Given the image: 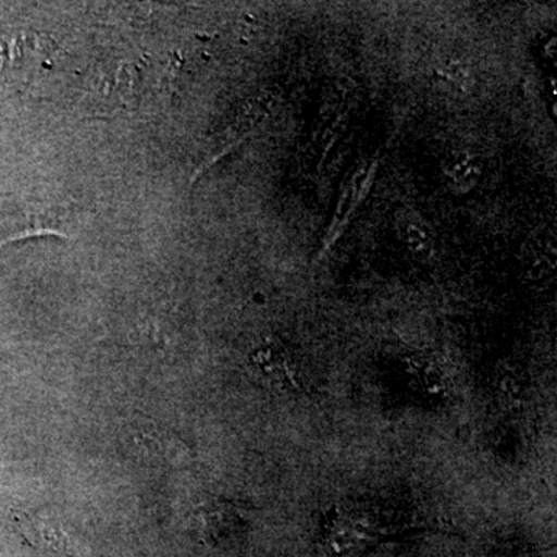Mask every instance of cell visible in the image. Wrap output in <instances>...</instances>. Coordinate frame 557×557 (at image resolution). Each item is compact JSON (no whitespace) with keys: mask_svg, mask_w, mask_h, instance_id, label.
<instances>
[{"mask_svg":"<svg viewBox=\"0 0 557 557\" xmlns=\"http://www.w3.org/2000/svg\"><path fill=\"white\" fill-rule=\"evenodd\" d=\"M42 39L27 32L3 36L0 39V79L25 90L28 79L40 72H49L54 47Z\"/></svg>","mask_w":557,"mask_h":557,"instance_id":"cell-1","label":"cell"},{"mask_svg":"<svg viewBox=\"0 0 557 557\" xmlns=\"http://www.w3.org/2000/svg\"><path fill=\"white\" fill-rule=\"evenodd\" d=\"M73 214L67 208H50L36 212L20 233L7 242L28 239L35 236L67 237L72 228Z\"/></svg>","mask_w":557,"mask_h":557,"instance_id":"cell-2","label":"cell"},{"mask_svg":"<svg viewBox=\"0 0 557 557\" xmlns=\"http://www.w3.org/2000/svg\"><path fill=\"white\" fill-rule=\"evenodd\" d=\"M443 172L449 180L450 186L460 193L474 188L479 183L480 164L472 153L467 150H454L446 160L443 161Z\"/></svg>","mask_w":557,"mask_h":557,"instance_id":"cell-3","label":"cell"},{"mask_svg":"<svg viewBox=\"0 0 557 557\" xmlns=\"http://www.w3.org/2000/svg\"><path fill=\"white\" fill-rule=\"evenodd\" d=\"M398 233L409 251L420 260H429L434 255V239L431 231L416 215H403L398 220Z\"/></svg>","mask_w":557,"mask_h":557,"instance_id":"cell-4","label":"cell"},{"mask_svg":"<svg viewBox=\"0 0 557 557\" xmlns=\"http://www.w3.org/2000/svg\"><path fill=\"white\" fill-rule=\"evenodd\" d=\"M523 258H525L528 273L533 277L547 276L555 270V247L549 240L528 242Z\"/></svg>","mask_w":557,"mask_h":557,"instance_id":"cell-5","label":"cell"},{"mask_svg":"<svg viewBox=\"0 0 557 557\" xmlns=\"http://www.w3.org/2000/svg\"><path fill=\"white\" fill-rule=\"evenodd\" d=\"M440 79L448 83L454 89L468 90L471 87L472 78L469 70L461 62L448 61L437 69Z\"/></svg>","mask_w":557,"mask_h":557,"instance_id":"cell-6","label":"cell"}]
</instances>
